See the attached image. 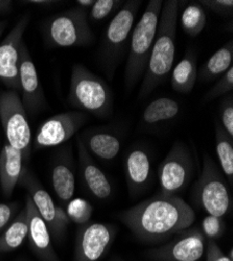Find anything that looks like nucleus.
<instances>
[{
    "label": "nucleus",
    "mask_w": 233,
    "mask_h": 261,
    "mask_svg": "<svg viewBox=\"0 0 233 261\" xmlns=\"http://www.w3.org/2000/svg\"><path fill=\"white\" fill-rule=\"evenodd\" d=\"M118 217L140 241L160 243L192 227L196 214L177 195L159 193L120 212Z\"/></svg>",
    "instance_id": "obj_1"
},
{
    "label": "nucleus",
    "mask_w": 233,
    "mask_h": 261,
    "mask_svg": "<svg viewBox=\"0 0 233 261\" xmlns=\"http://www.w3.org/2000/svg\"><path fill=\"white\" fill-rule=\"evenodd\" d=\"M180 3H163L151 57L143 75L139 97H145L161 85L173 69L176 54L177 21Z\"/></svg>",
    "instance_id": "obj_2"
},
{
    "label": "nucleus",
    "mask_w": 233,
    "mask_h": 261,
    "mask_svg": "<svg viewBox=\"0 0 233 261\" xmlns=\"http://www.w3.org/2000/svg\"><path fill=\"white\" fill-rule=\"evenodd\" d=\"M162 6V0L150 2L132 31L124 70L125 87L128 88H132L145 73L158 30Z\"/></svg>",
    "instance_id": "obj_3"
},
{
    "label": "nucleus",
    "mask_w": 233,
    "mask_h": 261,
    "mask_svg": "<svg viewBox=\"0 0 233 261\" xmlns=\"http://www.w3.org/2000/svg\"><path fill=\"white\" fill-rule=\"evenodd\" d=\"M68 100L72 107L98 117L108 116L113 108L110 87L81 64L72 68Z\"/></svg>",
    "instance_id": "obj_4"
},
{
    "label": "nucleus",
    "mask_w": 233,
    "mask_h": 261,
    "mask_svg": "<svg viewBox=\"0 0 233 261\" xmlns=\"http://www.w3.org/2000/svg\"><path fill=\"white\" fill-rule=\"evenodd\" d=\"M44 38L51 47L89 45L94 35L88 23L87 11L76 7L53 16L44 24Z\"/></svg>",
    "instance_id": "obj_5"
},
{
    "label": "nucleus",
    "mask_w": 233,
    "mask_h": 261,
    "mask_svg": "<svg viewBox=\"0 0 233 261\" xmlns=\"http://www.w3.org/2000/svg\"><path fill=\"white\" fill-rule=\"evenodd\" d=\"M140 5L141 2L139 0L123 4L106 30L100 59L106 73L110 79L113 76L117 61L124 51L126 43L130 41Z\"/></svg>",
    "instance_id": "obj_6"
},
{
    "label": "nucleus",
    "mask_w": 233,
    "mask_h": 261,
    "mask_svg": "<svg viewBox=\"0 0 233 261\" xmlns=\"http://www.w3.org/2000/svg\"><path fill=\"white\" fill-rule=\"evenodd\" d=\"M195 197L208 215L223 217L232 208L227 182L214 160L207 155L204 157L203 169L195 186Z\"/></svg>",
    "instance_id": "obj_7"
},
{
    "label": "nucleus",
    "mask_w": 233,
    "mask_h": 261,
    "mask_svg": "<svg viewBox=\"0 0 233 261\" xmlns=\"http://www.w3.org/2000/svg\"><path fill=\"white\" fill-rule=\"evenodd\" d=\"M0 120L7 142L21 151L27 159L31 151L32 133L20 93L13 90L0 93Z\"/></svg>",
    "instance_id": "obj_8"
},
{
    "label": "nucleus",
    "mask_w": 233,
    "mask_h": 261,
    "mask_svg": "<svg viewBox=\"0 0 233 261\" xmlns=\"http://www.w3.org/2000/svg\"><path fill=\"white\" fill-rule=\"evenodd\" d=\"M19 184L27 189L37 211L46 223L51 237L60 242L70 222L66 212L55 204L50 194L41 185L30 169L24 168Z\"/></svg>",
    "instance_id": "obj_9"
},
{
    "label": "nucleus",
    "mask_w": 233,
    "mask_h": 261,
    "mask_svg": "<svg viewBox=\"0 0 233 261\" xmlns=\"http://www.w3.org/2000/svg\"><path fill=\"white\" fill-rule=\"evenodd\" d=\"M193 171L194 162L187 146L175 143L158 168L159 193L177 195L189 182Z\"/></svg>",
    "instance_id": "obj_10"
},
{
    "label": "nucleus",
    "mask_w": 233,
    "mask_h": 261,
    "mask_svg": "<svg viewBox=\"0 0 233 261\" xmlns=\"http://www.w3.org/2000/svg\"><path fill=\"white\" fill-rule=\"evenodd\" d=\"M167 244L145 252L153 261H199L205 254L206 238L197 228H187Z\"/></svg>",
    "instance_id": "obj_11"
},
{
    "label": "nucleus",
    "mask_w": 233,
    "mask_h": 261,
    "mask_svg": "<svg viewBox=\"0 0 233 261\" xmlns=\"http://www.w3.org/2000/svg\"><path fill=\"white\" fill-rule=\"evenodd\" d=\"M30 22V15L21 17L5 40L0 43V82L9 90L20 93V47Z\"/></svg>",
    "instance_id": "obj_12"
},
{
    "label": "nucleus",
    "mask_w": 233,
    "mask_h": 261,
    "mask_svg": "<svg viewBox=\"0 0 233 261\" xmlns=\"http://www.w3.org/2000/svg\"><path fill=\"white\" fill-rule=\"evenodd\" d=\"M116 228L102 223H87L81 226L75 241V261H98L110 250Z\"/></svg>",
    "instance_id": "obj_13"
},
{
    "label": "nucleus",
    "mask_w": 233,
    "mask_h": 261,
    "mask_svg": "<svg viewBox=\"0 0 233 261\" xmlns=\"http://www.w3.org/2000/svg\"><path fill=\"white\" fill-rule=\"evenodd\" d=\"M87 115L77 111L57 114L42 123L35 138L36 148H46L61 145L76 134L86 123Z\"/></svg>",
    "instance_id": "obj_14"
},
{
    "label": "nucleus",
    "mask_w": 233,
    "mask_h": 261,
    "mask_svg": "<svg viewBox=\"0 0 233 261\" xmlns=\"http://www.w3.org/2000/svg\"><path fill=\"white\" fill-rule=\"evenodd\" d=\"M19 80L21 100L27 113L31 115L39 113L46 107V99L39 81L36 66L24 42L20 47Z\"/></svg>",
    "instance_id": "obj_15"
},
{
    "label": "nucleus",
    "mask_w": 233,
    "mask_h": 261,
    "mask_svg": "<svg viewBox=\"0 0 233 261\" xmlns=\"http://www.w3.org/2000/svg\"><path fill=\"white\" fill-rule=\"evenodd\" d=\"M25 209L29 216L28 239L32 251L40 261H60L53 247L49 229L29 194L25 200Z\"/></svg>",
    "instance_id": "obj_16"
},
{
    "label": "nucleus",
    "mask_w": 233,
    "mask_h": 261,
    "mask_svg": "<svg viewBox=\"0 0 233 261\" xmlns=\"http://www.w3.org/2000/svg\"><path fill=\"white\" fill-rule=\"evenodd\" d=\"M79 162L82 177L89 192L98 200L108 199L112 193V186L103 171L95 164L81 139L77 141Z\"/></svg>",
    "instance_id": "obj_17"
},
{
    "label": "nucleus",
    "mask_w": 233,
    "mask_h": 261,
    "mask_svg": "<svg viewBox=\"0 0 233 261\" xmlns=\"http://www.w3.org/2000/svg\"><path fill=\"white\" fill-rule=\"evenodd\" d=\"M125 178L131 194H138L151 180V159L149 154L141 148L135 147L129 151L124 161Z\"/></svg>",
    "instance_id": "obj_18"
},
{
    "label": "nucleus",
    "mask_w": 233,
    "mask_h": 261,
    "mask_svg": "<svg viewBox=\"0 0 233 261\" xmlns=\"http://www.w3.org/2000/svg\"><path fill=\"white\" fill-rule=\"evenodd\" d=\"M24 157L21 151L8 142L0 153V188L6 198L11 197L22 176Z\"/></svg>",
    "instance_id": "obj_19"
},
{
    "label": "nucleus",
    "mask_w": 233,
    "mask_h": 261,
    "mask_svg": "<svg viewBox=\"0 0 233 261\" xmlns=\"http://www.w3.org/2000/svg\"><path fill=\"white\" fill-rule=\"evenodd\" d=\"M51 183L58 199L67 205L75 191V177L72 168L70 155L59 156L51 169Z\"/></svg>",
    "instance_id": "obj_20"
},
{
    "label": "nucleus",
    "mask_w": 233,
    "mask_h": 261,
    "mask_svg": "<svg viewBox=\"0 0 233 261\" xmlns=\"http://www.w3.org/2000/svg\"><path fill=\"white\" fill-rule=\"evenodd\" d=\"M82 142L89 154L106 161L113 160L118 155L121 146L119 138L106 130L89 132L85 135Z\"/></svg>",
    "instance_id": "obj_21"
},
{
    "label": "nucleus",
    "mask_w": 233,
    "mask_h": 261,
    "mask_svg": "<svg viewBox=\"0 0 233 261\" xmlns=\"http://www.w3.org/2000/svg\"><path fill=\"white\" fill-rule=\"evenodd\" d=\"M198 80L197 58L193 51H187L174 68L171 79L173 89L179 93H189Z\"/></svg>",
    "instance_id": "obj_22"
},
{
    "label": "nucleus",
    "mask_w": 233,
    "mask_h": 261,
    "mask_svg": "<svg viewBox=\"0 0 233 261\" xmlns=\"http://www.w3.org/2000/svg\"><path fill=\"white\" fill-rule=\"evenodd\" d=\"M28 234L29 216L24 207L0 235V254L10 253L20 248L28 238Z\"/></svg>",
    "instance_id": "obj_23"
},
{
    "label": "nucleus",
    "mask_w": 233,
    "mask_h": 261,
    "mask_svg": "<svg viewBox=\"0 0 233 261\" xmlns=\"http://www.w3.org/2000/svg\"><path fill=\"white\" fill-rule=\"evenodd\" d=\"M233 62V41L230 40L224 46L211 56L201 70H198V79L203 82L213 81L224 74Z\"/></svg>",
    "instance_id": "obj_24"
},
{
    "label": "nucleus",
    "mask_w": 233,
    "mask_h": 261,
    "mask_svg": "<svg viewBox=\"0 0 233 261\" xmlns=\"http://www.w3.org/2000/svg\"><path fill=\"white\" fill-rule=\"evenodd\" d=\"M180 112V105L175 99L169 97H159L143 110L141 120L144 124L154 125L162 121L175 118Z\"/></svg>",
    "instance_id": "obj_25"
},
{
    "label": "nucleus",
    "mask_w": 233,
    "mask_h": 261,
    "mask_svg": "<svg viewBox=\"0 0 233 261\" xmlns=\"http://www.w3.org/2000/svg\"><path fill=\"white\" fill-rule=\"evenodd\" d=\"M216 151L221 168L229 185H233V138L218 122L216 123Z\"/></svg>",
    "instance_id": "obj_26"
},
{
    "label": "nucleus",
    "mask_w": 233,
    "mask_h": 261,
    "mask_svg": "<svg viewBox=\"0 0 233 261\" xmlns=\"http://www.w3.org/2000/svg\"><path fill=\"white\" fill-rule=\"evenodd\" d=\"M205 9L198 3L189 4L181 15V25L186 35L189 37H197L200 35L206 25Z\"/></svg>",
    "instance_id": "obj_27"
},
{
    "label": "nucleus",
    "mask_w": 233,
    "mask_h": 261,
    "mask_svg": "<svg viewBox=\"0 0 233 261\" xmlns=\"http://www.w3.org/2000/svg\"><path fill=\"white\" fill-rule=\"evenodd\" d=\"M69 221L74 222L81 226L89 223L93 212L91 204L83 199L71 200L67 204V210L65 211Z\"/></svg>",
    "instance_id": "obj_28"
},
{
    "label": "nucleus",
    "mask_w": 233,
    "mask_h": 261,
    "mask_svg": "<svg viewBox=\"0 0 233 261\" xmlns=\"http://www.w3.org/2000/svg\"><path fill=\"white\" fill-rule=\"evenodd\" d=\"M122 2L118 0H96L89 12V18L92 21H100L109 17L114 12H118Z\"/></svg>",
    "instance_id": "obj_29"
},
{
    "label": "nucleus",
    "mask_w": 233,
    "mask_h": 261,
    "mask_svg": "<svg viewBox=\"0 0 233 261\" xmlns=\"http://www.w3.org/2000/svg\"><path fill=\"white\" fill-rule=\"evenodd\" d=\"M226 230L225 223L222 217L207 215L202 223V233L208 241L216 242L217 239L221 238Z\"/></svg>",
    "instance_id": "obj_30"
},
{
    "label": "nucleus",
    "mask_w": 233,
    "mask_h": 261,
    "mask_svg": "<svg viewBox=\"0 0 233 261\" xmlns=\"http://www.w3.org/2000/svg\"><path fill=\"white\" fill-rule=\"evenodd\" d=\"M233 89V66H231L219 80V82L210 89L205 96V99H215L221 95H224Z\"/></svg>",
    "instance_id": "obj_31"
},
{
    "label": "nucleus",
    "mask_w": 233,
    "mask_h": 261,
    "mask_svg": "<svg viewBox=\"0 0 233 261\" xmlns=\"http://www.w3.org/2000/svg\"><path fill=\"white\" fill-rule=\"evenodd\" d=\"M221 121L222 127L225 129V132L233 138V98L229 96L223 102L221 109Z\"/></svg>",
    "instance_id": "obj_32"
},
{
    "label": "nucleus",
    "mask_w": 233,
    "mask_h": 261,
    "mask_svg": "<svg viewBox=\"0 0 233 261\" xmlns=\"http://www.w3.org/2000/svg\"><path fill=\"white\" fill-rule=\"evenodd\" d=\"M19 208V203H2L0 204V235L12 223Z\"/></svg>",
    "instance_id": "obj_33"
},
{
    "label": "nucleus",
    "mask_w": 233,
    "mask_h": 261,
    "mask_svg": "<svg viewBox=\"0 0 233 261\" xmlns=\"http://www.w3.org/2000/svg\"><path fill=\"white\" fill-rule=\"evenodd\" d=\"M200 4L203 8L224 16L232 15L233 13L232 0H203Z\"/></svg>",
    "instance_id": "obj_34"
},
{
    "label": "nucleus",
    "mask_w": 233,
    "mask_h": 261,
    "mask_svg": "<svg viewBox=\"0 0 233 261\" xmlns=\"http://www.w3.org/2000/svg\"><path fill=\"white\" fill-rule=\"evenodd\" d=\"M206 261H232L214 241H208L205 249Z\"/></svg>",
    "instance_id": "obj_35"
},
{
    "label": "nucleus",
    "mask_w": 233,
    "mask_h": 261,
    "mask_svg": "<svg viewBox=\"0 0 233 261\" xmlns=\"http://www.w3.org/2000/svg\"><path fill=\"white\" fill-rule=\"evenodd\" d=\"M13 8V2L10 0H0V14L10 13Z\"/></svg>",
    "instance_id": "obj_36"
},
{
    "label": "nucleus",
    "mask_w": 233,
    "mask_h": 261,
    "mask_svg": "<svg viewBox=\"0 0 233 261\" xmlns=\"http://www.w3.org/2000/svg\"><path fill=\"white\" fill-rule=\"evenodd\" d=\"M94 0H77L76 2V6L80 9H83L86 11L87 9H91L92 6L94 5Z\"/></svg>",
    "instance_id": "obj_37"
},
{
    "label": "nucleus",
    "mask_w": 233,
    "mask_h": 261,
    "mask_svg": "<svg viewBox=\"0 0 233 261\" xmlns=\"http://www.w3.org/2000/svg\"><path fill=\"white\" fill-rule=\"evenodd\" d=\"M29 4H34V5H51L53 2H28Z\"/></svg>",
    "instance_id": "obj_38"
},
{
    "label": "nucleus",
    "mask_w": 233,
    "mask_h": 261,
    "mask_svg": "<svg viewBox=\"0 0 233 261\" xmlns=\"http://www.w3.org/2000/svg\"><path fill=\"white\" fill-rule=\"evenodd\" d=\"M6 27H7V22H0V36H2V34L4 33Z\"/></svg>",
    "instance_id": "obj_39"
},
{
    "label": "nucleus",
    "mask_w": 233,
    "mask_h": 261,
    "mask_svg": "<svg viewBox=\"0 0 233 261\" xmlns=\"http://www.w3.org/2000/svg\"><path fill=\"white\" fill-rule=\"evenodd\" d=\"M227 256L229 257V259H230V260H232V261H233V250H232V249H230L229 255H227Z\"/></svg>",
    "instance_id": "obj_40"
},
{
    "label": "nucleus",
    "mask_w": 233,
    "mask_h": 261,
    "mask_svg": "<svg viewBox=\"0 0 233 261\" xmlns=\"http://www.w3.org/2000/svg\"><path fill=\"white\" fill-rule=\"evenodd\" d=\"M111 261H124V260H122V259H120V258H118V257H114Z\"/></svg>",
    "instance_id": "obj_41"
}]
</instances>
